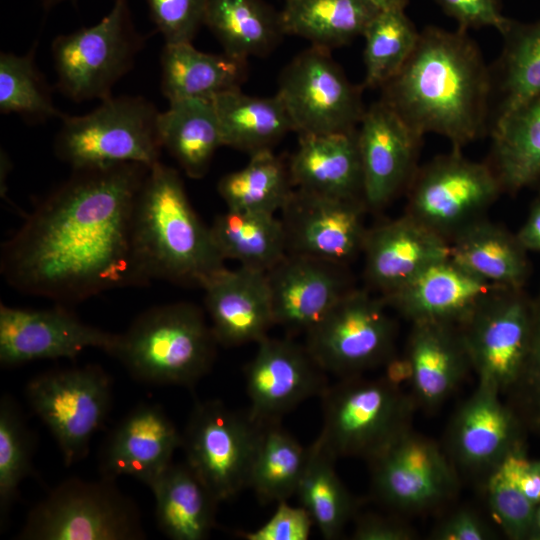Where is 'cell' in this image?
Returning <instances> with one entry per match:
<instances>
[{"mask_svg": "<svg viewBox=\"0 0 540 540\" xmlns=\"http://www.w3.org/2000/svg\"><path fill=\"white\" fill-rule=\"evenodd\" d=\"M223 146L249 155L272 150L289 132L292 120L277 94L250 96L240 88L213 98Z\"/></svg>", "mask_w": 540, "mask_h": 540, "instance_id": "obj_32", "label": "cell"}, {"mask_svg": "<svg viewBox=\"0 0 540 540\" xmlns=\"http://www.w3.org/2000/svg\"><path fill=\"white\" fill-rule=\"evenodd\" d=\"M118 334L89 325L64 305L31 309L0 305V363L75 358L87 348L111 354Z\"/></svg>", "mask_w": 540, "mask_h": 540, "instance_id": "obj_16", "label": "cell"}, {"mask_svg": "<svg viewBox=\"0 0 540 540\" xmlns=\"http://www.w3.org/2000/svg\"><path fill=\"white\" fill-rule=\"evenodd\" d=\"M165 44L191 43L204 25L206 0H146Z\"/></svg>", "mask_w": 540, "mask_h": 540, "instance_id": "obj_46", "label": "cell"}, {"mask_svg": "<svg viewBox=\"0 0 540 540\" xmlns=\"http://www.w3.org/2000/svg\"><path fill=\"white\" fill-rule=\"evenodd\" d=\"M346 265L286 254L267 271L275 325L307 332L353 289Z\"/></svg>", "mask_w": 540, "mask_h": 540, "instance_id": "obj_22", "label": "cell"}, {"mask_svg": "<svg viewBox=\"0 0 540 540\" xmlns=\"http://www.w3.org/2000/svg\"><path fill=\"white\" fill-rule=\"evenodd\" d=\"M497 288L446 258L381 297L388 308L412 323L441 322L460 327Z\"/></svg>", "mask_w": 540, "mask_h": 540, "instance_id": "obj_23", "label": "cell"}, {"mask_svg": "<svg viewBox=\"0 0 540 540\" xmlns=\"http://www.w3.org/2000/svg\"><path fill=\"white\" fill-rule=\"evenodd\" d=\"M528 251L516 234L482 218L449 241V258L490 284L524 289L530 274Z\"/></svg>", "mask_w": 540, "mask_h": 540, "instance_id": "obj_28", "label": "cell"}, {"mask_svg": "<svg viewBox=\"0 0 540 540\" xmlns=\"http://www.w3.org/2000/svg\"><path fill=\"white\" fill-rule=\"evenodd\" d=\"M36 436L26 423L17 401L9 394L0 399V515L6 522L18 497L21 482L33 474Z\"/></svg>", "mask_w": 540, "mask_h": 540, "instance_id": "obj_43", "label": "cell"}, {"mask_svg": "<svg viewBox=\"0 0 540 540\" xmlns=\"http://www.w3.org/2000/svg\"><path fill=\"white\" fill-rule=\"evenodd\" d=\"M325 373L305 345L265 337L245 368L248 412L263 424L280 423L305 400L323 395Z\"/></svg>", "mask_w": 540, "mask_h": 540, "instance_id": "obj_19", "label": "cell"}, {"mask_svg": "<svg viewBox=\"0 0 540 540\" xmlns=\"http://www.w3.org/2000/svg\"><path fill=\"white\" fill-rule=\"evenodd\" d=\"M65 1H75V0H41V3L45 10H49L55 7L56 5L61 4Z\"/></svg>", "mask_w": 540, "mask_h": 540, "instance_id": "obj_55", "label": "cell"}, {"mask_svg": "<svg viewBox=\"0 0 540 540\" xmlns=\"http://www.w3.org/2000/svg\"><path fill=\"white\" fill-rule=\"evenodd\" d=\"M149 168L119 163L73 169L2 245L0 270L6 282L62 305L142 286L132 257L131 226Z\"/></svg>", "mask_w": 540, "mask_h": 540, "instance_id": "obj_1", "label": "cell"}, {"mask_svg": "<svg viewBox=\"0 0 540 540\" xmlns=\"http://www.w3.org/2000/svg\"><path fill=\"white\" fill-rule=\"evenodd\" d=\"M204 303L218 342L226 347L258 343L275 325L267 273L225 269L204 288Z\"/></svg>", "mask_w": 540, "mask_h": 540, "instance_id": "obj_25", "label": "cell"}, {"mask_svg": "<svg viewBox=\"0 0 540 540\" xmlns=\"http://www.w3.org/2000/svg\"><path fill=\"white\" fill-rule=\"evenodd\" d=\"M507 403L526 431L540 436V290L532 298V330L525 365L510 390Z\"/></svg>", "mask_w": 540, "mask_h": 540, "instance_id": "obj_45", "label": "cell"}, {"mask_svg": "<svg viewBox=\"0 0 540 540\" xmlns=\"http://www.w3.org/2000/svg\"><path fill=\"white\" fill-rule=\"evenodd\" d=\"M35 46L24 55L0 54V111L42 122L64 115L53 103L51 89L37 68Z\"/></svg>", "mask_w": 540, "mask_h": 540, "instance_id": "obj_42", "label": "cell"}, {"mask_svg": "<svg viewBox=\"0 0 540 540\" xmlns=\"http://www.w3.org/2000/svg\"><path fill=\"white\" fill-rule=\"evenodd\" d=\"M362 253L366 281L385 295L449 258V241L405 214L368 229Z\"/></svg>", "mask_w": 540, "mask_h": 540, "instance_id": "obj_24", "label": "cell"}, {"mask_svg": "<svg viewBox=\"0 0 540 540\" xmlns=\"http://www.w3.org/2000/svg\"><path fill=\"white\" fill-rule=\"evenodd\" d=\"M382 297L353 288L310 330L305 347L325 371L341 378L394 357L396 326Z\"/></svg>", "mask_w": 540, "mask_h": 540, "instance_id": "obj_12", "label": "cell"}, {"mask_svg": "<svg viewBox=\"0 0 540 540\" xmlns=\"http://www.w3.org/2000/svg\"><path fill=\"white\" fill-rule=\"evenodd\" d=\"M149 488L156 523L164 535L173 540L208 538L219 502L186 462H172Z\"/></svg>", "mask_w": 540, "mask_h": 540, "instance_id": "obj_29", "label": "cell"}, {"mask_svg": "<svg viewBox=\"0 0 540 540\" xmlns=\"http://www.w3.org/2000/svg\"><path fill=\"white\" fill-rule=\"evenodd\" d=\"M134 267L142 283L164 280L204 288L226 269L210 227L199 218L174 168H149L131 226Z\"/></svg>", "mask_w": 540, "mask_h": 540, "instance_id": "obj_3", "label": "cell"}, {"mask_svg": "<svg viewBox=\"0 0 540 540\" xmlns=\"http://www.w3.org/2000/svg\"><path fill=\"white\" fill-rule=\"evenodd\" d=\"M516 236L528 252H540V194L531 204L528 216Z\"/></svg>", "mask_w": 540, "mask_h": 540, "instance_id": "obj_52", "label": "cell"}, {"mask_svg": "<svg viewBox=\"0 0 540 540\" xmlns=\"http://www.w3.org/2000/svg\"><path fill=\"white\" fill-rule=\"evenodd\" d=\"M159 111L141 96L108 97L90 113L64 115L54 140L58 159L72 169L160 162Z\"/></svg>", "mask_w": 540, "mask_h": 540, "instance_id": "obj_6", "label": "cell"}, {"mask_svg": "<svg viewBox=\"0 0 540 540\" xmlns=\"http://www.w3.org/2000/svg\"><path fill=\"white\" fill-rule=\"evenodd\" d=\"M357 132L364 202L378 210L408 187L422 137L381 100L366 108Z\"/></svg>", "mask_w": 540, "mask_h": 540, "instance_id": "obj_20", "label": "cell"}, {"mask_svg": "<svg viewBox=\"0 0 540 540\" xmlns=\"http://www.w3.org/2000/svg\"><path fill=\"white\" fill-rule=\"evenodd\" d=\"M380 10H405L409 0H370Z\"/></svg>", "mask_w": 540, "mask_h": 540, "instance_id": "obj_53", "label": "cell"}, {"mask_svg": "<svg viewBox=\"0 0 540 540\" xmlns=\"http://www.w3.org/2000/svg\"><path fill=\"white\" fill-rule=\"evenodd\" d=\"M459 328L478 382L506 395L529 353L532 298L524 289L497 288Z\"/></svg>", "mask_w": 540, "mask_h": 540, "instance_id": "obj_14", "label": "cell"}, {"mask_svg": "<svg viewBox=\"0 0 540 540\" xmlns=\"http://www.w3.org/2000/svg\"><path fill=\"white\" fill-rule=\"evenodd\" d=\"M308 448L281 428L267 424L249 477L251 488L263 503L287 501L296 494L304 473Z\"/></svg>", "mask_w": 540, "mask_h": 540, "instance_id": "obj_40", "label": "cell"}, {"mask_svg": "<svg viewBox=\"0 0 540 540\" xmlns=\"http://www.w3.org/2000/svg\"><path fill=\"white\" fill-rule=\"evenodd\" d=\"M162 148L193 179L206 175L216 150L223 146L213 99L169 102L158 117Z\"/></svg>", "mask_w": 540, "mask_h": 540, "instance_id": "obj_33", "label": "cell"}, {"mask_svg": "<svg viewBox=\"0 0 540 540\" xmlns=\"http://www.w3.org/2000/svg\"><path fill=\"white\" fill-rule=\"evenodd\" d=\"M363 200L340 199L294 188L281 212L287 254L347 265L362 252L367 228Z\"/></svg>", "mask_w": 540, "mask_h": 540, "instance_id": "obj_17", "label": "cell"}, {"mask_svg": "<svg viewBox=\"0 0 540 540\" xmlns=\"http://www.w3.org/2000/svg\"><path fill=\"white\" fill-rule=\"evenodd\" d=\"M492 161L503 191L516 193L540 181V94L497 119Z\"/></svg>", "mask_w": 540, "mask_h": 540, "instance_id": "obj_34", "label": "cell"}, {"mask_svg": "<svg viewBox=\"0 0 540 540\" xmlns=\"http://www.w3.org/2000/svg\"><path fill=\"white\" fill-rule=\"evenodd\" d=\"M32 411L53 435L64 464L84 459L95 433L104 425L113 401L111 377L98 365L50 370L26 385Z\"/></svg>", "mask_w": 540, "mask_h": 540, "instance_id": "obj_10", "label": "cell"}, {"mask_svg": "<svg viewBox=\"0 0 540 540\" xmlns=\"http://www.w3.org/2000/svg\"><path fill=\"white\" fill-rule=\"evenodd\" d=\"M217 344L204 312L176 302L139 314L118 334L110 355L137 381L191 387L212 368Z\"/></svg>", "mask_w": 540, "mask_h": 540, "instance_id": "obj_4", "label": "cell"}, {"mask_svg": "<svg viewBox=\"0 0 540 540\" xmlns=\"http://www.w3.org/2000/svg\"><path fill=\"white\" fill-rule=\"evenodd\" d=\"M217 189L230 210L275 214L286 205L294 186L288 161L267 150L250 155L245 167L224 175Z\"/></svg>", "mask_w": 540, "mask_h": 540, "instance_id": "obj_38", "label": "cell"}, {"mask_svg": "<svg viewBox=\"0 0 540 540\" xmlns=\"http://www.w3.org/2000/svg\"><path fill=\"white\" fill-rule=\"evenodd\" d=\"M534 540H540V504L536 507Z\"/></svg>", "mask_w": 540, "mask_h": 540, "instance_id": "obj_54", "label": "cell"}, {"mask_svg": "<svg viewBox=\"0 0 540 540\" xmlns=\"http://www.w3.org/2000/svg\"><path fill=\"white\" fill-rule=\"evenodd\" d=\"M453 18L460 30L493 27L504 32L511 18L502 12V0H435Z\"/></svg>", "mask_w": 540, "mask_h": 540, "instance_id": "obj_47", "label": "cell"}, {"mask_svg": "<svg viewBox=\"0 0 540 540\" xmlns=\"http://www.w3.org/2000/svg\"><path fill=\"white\" fill-rule=\"evenodd\" d=\"M405 360L411 395L427 412L438 409L472 369L460 328L441 322L412 323Z\"/></svg>", "mask_w": 540, "mask_h": 540, "instance_id": "obj_26", "label": "cell"}, {"mask_svg": "<svg viewBox=\"0 0 540 540\" xmlns=\"http://www.w3.org/2000/svg\"><path fill=\"white\" fill-rule=\"evenodd\" d=\"M352 536L355 540H413L417 533L399 518L369 513L358 518Z\"/></svg>", "mask_w": 540, "mask_h": 540, "instance_id": "obj_51", "label": "cell"}, {"mask_svg": "<svg viewBox=\"0 0 540 540\" xmlns=\"http://www.w3.org/2000/svg\"><path fill=\"white\" fill-rule=\"evenodd\" d=\"M378 9L370 0H284L286 35L331 51L363 36Z\"/></svg>", "mask_w": 540, "mask_h": 540, "instance_id": "obj_35", "label": "cell"}, {"mask_svg": "<svg viewBox=\"0 0 540 540\" xmlns=\"http://www.w3.org/2000/svg\"><path fill=\"white\" fill-rule=\"evenodd\" d=\"M501 35L503 49L496 68L490 69L498 99L494 122L540 94V18L510 19Z\"/></svg>", "mask_w": 540, "mask_h": 540, "instance_id": "obj_36", "label": "cell"}, {"mask_svg": "<svg viewBox=\"0 0 540 540\" xmlns=\"http://www.w3.org/2000/svg\"><path fill=\"white\" fill-rule=\"evenodd\" d=\"M204 25L224 53L244 60L269 55L286 36L281 11L265 0H206Z\"/></svg>", "mask_w": 540, "mask_h": 540, "instance_id": "obj_31", "label": "cell"}, {"mask_svg": "<svg viewBox=\"0 0 540 540\" xmlns=\"http://www.w3.org/2000/svg\"><path fill=\"white\" fill-rule=\"evenodd\" d=\"M246 76L247 60L202 52L191 43L164 44L161 89L169 102L213 99L240 88Z\"/></svg>", "mask_w": 540, "mask_h": 540, "instance_id": "obj_30", "label": "cell"}, {"mask_svg": "<svg viewBox=\"0 0 540 540\" xmlns=\"http://www.w3.org/2000/svg\"><path fill=\"white\" fill-rule=\"evenodd\" d=\"M380 100L416 134L446 137L461 150L487 130L492 85L478 45L458 29L427 26Z\"/></svg>", "mask_w": 540, "mask_h": 540, "instance_id": "obj_2", "label": "cell"}, {"mask_svg": "<svg viewBox=\"0 0 540 540\" xmlns=\"http://www.w3.org/2000/svg\"><path fill=\"white\" fill-rule=\"evenodd\" d=\"M323 425L315 442L332 458L372 461L412 429L411 394L382 376L344 377L321 396Z\"/></svg>", "mask_w": 540, "mask_h": 540, "instance_id": "obj_5", "label": "cell"}, {"mask_svg": "<svg viewBox=\"0 0 540 540\" xmlns=\"http://www.w3.org/2000/svg\"><path fill=\"white\" fill-rule=\"evenodd\" d=\"M362 89L347 79L329 50L311 46L283 69L276 94L294 132L325 135L357 129L366 110Z\"/></svg>", "mask_w": 540, "mask_h": 540, "instance_id": "obj_13", "label": "cell"}, {"mask_svg": "<svg viewBox=\"0 0 540 540\" xmlns=\"http://www.w3.org/2000/svg\"><path fill=\"white\" fill-rule=\"evenodd\" d=\"M266 425L248 411L231 409L221 400H201L193 406L182 433L181 448L186 463L218 502L248 488Z\"/></svg>", "mask_w": 540, "mask_h": 540, "instance_id": "obj_9", "label": "cell"}, {"mask_svg": "<svg viewBox=\"0 0 540 540\" xmlns=\"http://www.w3.org/2000/svg\"><path fill=\"white\" fill-rule=\"evenodd\" d=\"M363 88H381L403 67L419 38L405 10H379L364 34Z\"/></svg>", "mask_w": 540, "mask_h": 540, "instance_id": "obj_41", "label": "cell"}, {"mask_svg": "<svg viewBox=\"0 0 540 540\" xmlns=\"http://www.w3.org/2000/svg\"><path fill=\"white\" fill-rule=\"evenodd\" d=\"M182 434L158 404L141 403L108 433L98 455L100 475L131 476L148 487L172 463Z\"/></svg>", "mask_w": 540, "mask_h": 540, "instance_id": "obj_21", "label": "cell"}, {"mask_svg": "<svg viewBox=\"0 0 540 540\" xmlns=\"http://www.w3.org/2000/svg\"><path fill=\"white\" fill-rule=\"evenodd\" d=\"M210 229L223 258L240 266L267 272L287 254L285 230L275 214L227 209Z\"/></svg>", "mask_w": 540, "mask_h": 540, "instance_id": "obj_37", "label": "cell"}, {"mask_svg": "<svg viewBox=\"0 0 540 540\" xmlns=\"http://www.w3.org/2000/svg\"><path fill=\"white\" fill-rule=\"evenodd\" d=\"M294 188L340 199L363 200V173L357 129L299 136L288 160Z\"/></svg>", "mask_w": 540, "mask_h": 540, "instance_id": "obj_27", "label": "cell"}, {"mask_svg": "<svg viewBox=\"0 0 540 540\" xmlns=\"http://www.w3.org/2000/svg\"><path fill=\"white\" fill-rule=\"evenodd\" d=\"M496 470L533 504H540V460L530 459L526 447L509 454Z\"/></svg>", "mask_w": 540, "mask_h": 540, "instance_id": "obj_50", "label": "cell"}, {"mask_svg": "<svg viewBox=\"0 0 540 540\" xmlns=\"http://www.w3.org/2000/svg\"><path fill=\"white\" fill-rule=\"evenodd\" d=\"M407 189L406 214L448 241L484 218L503 192L489 163L471 161L456 149L417 169Z\"/></svg>", "mask_w": 540, "mask_h": 540, "instance_id": "obj_11", "label": "cell"}, {"mask_svg": "<svg viewBox=\"0 0 540 540\" xmlns=\"http://www.w3.org/2000/svg\"><path fill=\"white\" fill-rule=\"evenodd\" d=\"M487 504L504 534L512 540H534L536 505L498 470L486 477Z\"/></svg>", "mask_w": 540, "mask_h": 540, "instance_id": "obj_44", "label": "cell"}, {"mask_svg": "<svg viewBox=\"0 0 540 540\" xmlns=\"http://www.w3.org/2000/svg\"><path fill=\"white\" fill-rule=\"evenodd\" d=\"M144 45L127 0H115L97 24L58 35L52 42L56 87L76 102L106 99L133 67Z\"/></svg>", "mask_w": 540, "mask_h": 540, "instance_id": "obj_8", "label": "cell"}, {"mask_svg": "<svg viewBox=\"0 0 540 540\" xmlns=\"http://www.w3.org/2000/svg\"><path fill=\"white\" fill-rule=\"evenodd\" d=\"M274 514L254 531L244 533L247 540H307L313 520L301 505L293 507L286 501L277 503Z\"/></svg>", "mask_w": 540, "mask_h": 540, "instance_id": "obj_48", "label": "cell"}, {"mask_svg": "<svg viewBox=\"0 0 540 540\" xmlns=\"http://www.w3.org/2000/svg\"><path fill=\"white\" fill-rule=\"evenodd\" d=\"M296 495L325 539L338 538L355 512V503L338 477L334 462L315 441Z\"/></svg>", "mask_w": 540, "mask_h": 540, "instance_id": "obj_39", "label": "cell"}, {"mask_svg": "<svg viewBox=\"0 0 540 540\" xmlns=\"http://www.w3.org/2000/svg\"><path fill=\"white\" fill-rule=\"evenodd\" d=\"M141 512L115 479L68 478L29 511L20 540H141Z\"/></svg>", "mask_w": 540, "mask_h": 540, "instance_id": "obj_7", "label": "cell"}, {"mask_svg": "<svg viewBox=\"0 0 540 540\" xmlns=\"http://www.w3.org/2000/svg\"><path fill=\"white\" fill-rule=\"evenodd\" d=\"M495 532L487 522L471 508H460L444 518L432 531L435 540H488Z\"/></svg>", "mask_w": 540, "mask_h": 540, "instance_id": "obj_49", "label": "cell"}, {"mask_svg": "<svg viewBox=\"0 0 540 540\" xmlns=\"http://www.w3.org/2000/svg\"><path fill=\"white\" fill-rule=\"evenodd\" d=\"M372 491L386 507L425 512L452 500L458 469L434 440L412 429L369 462Z\"/></svg>", "mask_w": 540, "mask_h": 540, "instance_id": "obj_15", "label": "cell"}, {"mask_svg": "<svg viewBox=\"0 0 540 540\" xmlns=\"http://www.w3.org/2000/svg\"><path fill=\"white\" fill-rule=\"evenodd\" d=\"M525 432L502 394L478 382L450 421L445 451L457 469L487 477L509 454L526 447Z\"/></svg>", "mask_w": 540, "mask_h": 540, "instance_id": "obj_18", "label": "cell"}]
</instances>
